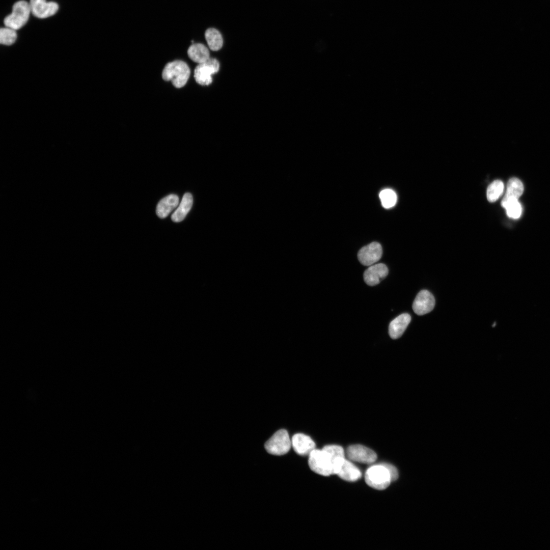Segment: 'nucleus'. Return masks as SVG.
Returning <instances> with one entry per match:
<instances>
[{
    "label": "nucleus",
    "mask_w": 550,
    "mask_h": 550,
    "mask_svg": "<svg viewBox=\"0 0 550 550\" xmlns=\"http://www.w3.org/2000/svg\"><path fill=\"white\" fill-rule=\"evenodd\" d=\"M190 74V69L185 62L176 60L166 64L162 72V77L165 81H171L175 88H181L186 84Z\"/></svg>",
    "instance_id": "f257e3e1"
},
{
    "label": "nucleus",
    "mask_w": 550,
    "mask_h": 550,
    "mask_svg": "<svg viewBox=\"0 0 550 550\" xmlns=\"http://www.w3.org/2000/svg\"><path fill=\"white\" fill-rule=\"evenodd\" d=\"M308 464L314 472L324 476L334 475L333 461L331 455L323 448L314 449L309 455Z\"/></svg>",
    "instance_id": "f03ea898"
},
{
    "label": "nucleus",
    "mask_w": 550,
    "mask_h": 550,
    "mask_svg": "<svg viewBox=\"0 0 550 550\" xmlns=\"http://www.w3.org/2000/svg\"><path fill=\"white\" fill-rule=\"evenodd\" d=\"M365 480L368 485L378 490L386 489L392 481L389 470L382 463L369 467L365 473Z\"/></svg>",
    "instance_id": "7ed1b4c3"
},
{
    "label": "nucleus",
    "mask_w": 550,
    "mask_h": 550,
    "mask_svg": "<svg viewBox=\"0 0 550 550\" xmlns=\"http://www.w3.org/2000/svg\"><path fill=\"white\" fill-rule=\"evenodd\" d=\"M31 13L29 3L19 1L13 5L12 13L4 19V24L16 31L19 30L26 23Z\"/></svg>",
    "instance_id": "20e7f679"
},
{
    "label": "nucleus",
    "mask_w": 550,
    "mask_h": 550,
    "mask_svg": "<svg viewBox=\"0 0 550 550\" xmlns=\"http://www.w3.org/2000/svg\"><path fill=\"white\" fill-rule=\"evenodd\" d=\"M291 446V440L288 433L283 429L276 432L264 445L265 449L268 453L277 456L288 453Z\"/></svg>",
    "instance_id": "39448f33"
},
{
    "label": "nucleus",
    "mask_w": 550,
    "mask_h": 550,
    "mask_svg": "<svg viewBox=\"0 0 550 550\" xmlns=\"http://www.w3.org/2000/svg\"><path fill=\"white\" fill-rule=\"evenodd\" d=\"M219 62L215 58H210L204 63L199 64L194 70L196 81L202 86H208L212 82V75L219 70Z\"/></svg>",
    "instance_id": "423d86ee"
},
{
    "label": "nucleus",
    "mask_w": 550,
    "mask_h": 550,
    "mask_svg": "<svg viewBox=\"0 0 550 550\" xmlns=\"http://www.w3.org/2000/svg\"><path fill=\"white\" fill-rule=\"evenodd\" d=\"M346 454L350 460L365 464H371L377 459V455L374 451L359 444L349 446L347 449Z\"/></svg>",
    "instance_id": "0eeeda50"
},
{
    "label": "nucleus",
    "mask_w": 550,
    "mask_h": 550,
    "mask_svg": "<svg viewBox=\"0 0 550 550\" xmlns=\"http://www.w3.org/2000/svg\"><path fill=\"white\" fill-rule=\"evenodd\" d=\"M382 254L381 245L377 242H373L360 249L358 258L362 264L369 266L377 262L381 258Z\"/></svg>",
    "instance_id": "6e6552de"
},
{
    "label": "nucleus",
    "mask_w": 550,
    "mask_h": 550,
    "mask_svg": "<svg viewBox=\"0 0 550 550\" xmlns=\"http://www.w3.org/2000/svg\"><path fill=\"white\" fill-rule=\"evenodd\" d=\"M31 13L39 18H46L54 15L59 9L57 3L46 0H30Z\"/></svg>",
    "instance_id": "1a4fd4ad"
},
{
    "label": "nucleus",
    "mask_w": 550,
    "mask_h": 550,
    "mask_svg": "<svg viewBox=\"0 0 550 550\" xmlns=\"http://www.w3.org/2000/svg\"><path fill=\"white\" fill-rule=\"evenodd\" d=\"M434 306L433 295L428 290H423L417 295L413 304V309L417 315H423L431 312Z\"/></svg>",
    "instance_id": "9d476101"
},
{
    "label": "nucleus",
    "mask_w": 550,
    "mask_h": 550,
    "mask_svg": "<svg viewBox=\"0 0 550 550\" xmlns=\"http://www.w3.org/2000/svg\"><path fill=\"white\" fill-rule=\"evenodd\" d=\"M291 445L295 452L298 455H309L315 449V443L308 435L303 433H296L291 438Z\"/></svg>",
    "instance_id": "9b49d317"
},
{
    "label": "nucleus",
    "mask_w": 550,
    "mask_h": 550,
    "mask_svg": "<svg viewBox=\"0 0 550 550\" xmlns=\"http://www.w3.org/2000/svg\"><path fill=\"white\" fill-rule=\"evenodd\" d=\"M388 268L383 263L371 265L364 273V280L369 286H375L384 279L388 274Z\"/></svg>",
    "instance_id": "f8f14e48"
},
{
    "label": "nucleus",
    "mask_w": 550,
    "mask_h": 550,
    "mask_svg": "<svg viewBox=\"0 0 550 550\" xmlns=\"http://www.w3.org/2000/svg\"><path fill=\"white\" fill-rule=\"evenodd\" d=\"M410 320L411 317L407 313L402 314L393 319L389 326V334L390 337L393 339L400 338L404 332Z\"/></svg>",
    "instance_id": "ddd939ff"
},
{
    "label": "nucleus",
    "mask_w": 550,
    "mask_h": 550,
    "mask_svg": "<svg viewBox=\"0 0 550 550\" xmlns=\"http://www.w3.org/2000/svg\"><path fill=\"white\" fill-rule=\"evenodd\" d=\"M524 191V185L518 179L512 178L508 182L506 193L503 198L501 205L504 207L509 202L518 200Z\"/></svg>",
    "instance_id": "4468645a"
},
{
    "label": "nucleus",
    "mask_w": 550,
    "mask_h": 550,
    "mask_svg": "<svg viewBox=\"0 0 550 550\" xmlns=\"http://www.w3.org/2000/svg\"><path fill=\"white\" fill-rule=\"evenodd\" d=\"M178 204V197L174 194L169 195L158 202L156 207V214L159 218H164Z\"/></svg>",
    "instance_id": "2eb2a0df"
},
{
    "label": "nucleus",
    "mask_w": 550,
    "mask_h": 550,
    "mask_svg": "<svg viewBox=\"0 0 550 550\" xmlns=\"http://www.w3.org/2000/svg\"><path fill=\"white\" fill-rule=\"evenodd\" d=\"M337 475L342 479L350 482L357 481L362 477V473L359 469L346 459Z\"/></svg>",
    "instance_id": "dca6fc26"
},
{
    "label": "nucleus",
    "mask_w": 550,
    "mask_h": 550,
    "mask_svg": "<svg viewBox=\"0 0 550 550\" xmlns=\"http://www.w3.org/2000/svg\"><path fill=\"white\" fill-rule=\"evenodd\" d=\"M187 54L190 60L198 64L205 62L210 58L208 48L200 43L192 44L187 50Z\"/></svg>",
    "instance_id": "f3484780"
},
{
    "label": "nucleus",
    "mask_w": 550,
    "mask_h": 550,
    "mask_svg": "<svg viewBox=\"0 0 550 550\" xmlns=\"http://www.w3.org/2000/svg\"><path fill=\"white\" fill-rule=\"evenodd\" d=\"M193 203V196L189 193H185L175 212L171 216L172 220L176 223L182 221L191 208Z\"/></svg>",
    "instance_id": "a211bd4d"
},
{
    "label": "nucleus",
    "mask_w": 550,
    "mask_h": 550,
    "mask_svg": "<svg viewBox=\"0 0 550 550\" xmlns=\"http://www.w3.org/2000/svg\"><path fill=\"white\" fill-rule=\"evenodd\" d=\"M323 449L331 455L334 464V475H337L345 460L343 448L337 445H328Z\"/></svg>",
    "instance_id": "6ab92c4d"
},
{
    "label": "nucleus",
    "mask_w": 550,
    "mask_h": 550,
    "mask_svg": "<svg viewBox=\"0 0 550 550\" xmlns=\"http://www.w3.org/2000/svg\"><path fill=\"white\" fill-rule=\"evenodd\" d=\"M205 38L211 50L217 51L222 48L223 45V39L217 30L214 28L208 29L205 32Z\"/></svg>",
    "instance_id": "aec40b11"
},
{
    "label": "nucleus",
    "mask_w": 550,
    "mask_h": 550,
    "mask_svg": "<svg viewBox=\"0 0 550 550\" xmlns=\"http://www.w3.org/2000/svg\"><path fill=\"white\" fill-rule=\"evenodd\" d=\"M504 185L503 182L500 180L493 181L488 187L486 196L488 201L490 202L496 201L504 190Z\"/></svg>",
    "instance_id": "412c9836"
},
{
    "label": "nucleus",
    "mask_w": 550,
    "mask_h": 550,
    "mask_svg": "<svg viewBox=\"0 0 550 550\" xmlns=\"http://www.w3.org/2000/svg\"><path fill=\"white\" fill-rule=\"evenodd\" d=\"M379 197L382 206L385 208H390L393 207L397 201V196L395 192L390 188L381 190L379 193Z\"/></svg>",
    "instance_id": "4be33fe9"
},
{
    "label": "nucleus",
    "mask_w": 550,
    "mask_h": 550,
    "mask_svg": "<svg viewBox=\"0 0 550 550\" xmlns=\"http://www.w3.org/2000/svg\"><path fill=\"white\" fill-rule=\"evenodd\" d=\"M16 30L8 28H2L0 30V42L5 45H12L16 40Z\"/></svg>",
    "instance_id": "5701e85b"
},
{
    "label": "nucleus",
    "mask_w": 550,
    "mask_h": 550,
    "mask_svg": "<svg viewBox=\"0 0 550 550\" xmlns=\"http://www.w3.org/2000/svg\"><path fill=\"white\" fill-rule=\"evenodd\" d=\"M506 210L507 215L512 218H519L521 213V206L518 200L511 201L504 207Z\"/></svg>",
    "instance_id": "b1692460"
},
{
    "label": "nucleus",
    "mask_w": 550,
    "mask_h": 550,
    "mask_svg": "<svg viewBox=\"0 0 550 550\" xmlns=\"http://www.w3.org/2000/svg\"><path fill=\"white\" fill-rule=\"evenodd\" d=\"M389 470L392 481H395L398 477V473L396 468L393 465L389 463H382Z\"/></svg>",
    "instance_id": "393cba45"
}]
</instances>
